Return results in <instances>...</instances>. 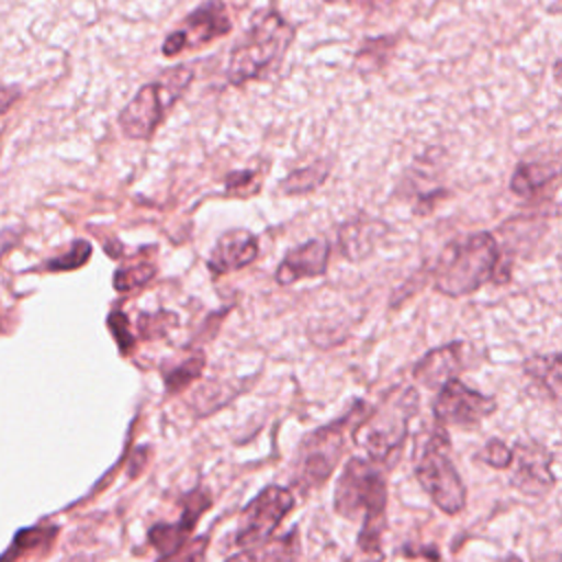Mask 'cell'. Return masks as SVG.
Returning <instances> with one entry per match:
<instances>
[{"label":"cell","instance_id":"cell-1","mask_svg":"<svg viewBox=\"0 0 562 562\" xmlns=\"http://www.w3.org/2000/svg\"><path fill=\"white\" fill-rule=\"evenodd\" d=\"M334 509L345 518L362 514L358 544L371 562L382 560L380 538L386 527V481L382 470L360 457L349 459L336 483Z\"/></svg>","mask_w":562,"mask_h":562},{"label":"cell","instance_id":"cell-2","mask_svg":"<svg viewBox=\"0 0 562 562\" xmlns=\"http://www.w3.org/2000/svg\"><path fill=\"white\" fill-rule=\"evenodd\" d=\"M498 246L490 233H474L450 241L435 266V288L446 296H465L492 281Z\"/></svg>","mask_w":562,"mask_h":562},{"label":"cell","instance_id":"cell-3","mask_svg":"<svg viewBox=\"0 0 562 562\" xmlns=\"http://www.w3.org/2000/svg\"><path fill=\"white\" fill-rule=\"evenodd\" d=\"M292 37L294 26L288 24L279 13L268 11L259 15L231 50L228 81L239 86L259 77L268 66L281 59Z\"/></svg>","mask_w":562,"mask_h":562},{"label":"cell","instance_id":"cell-4","mask_svg":"<svg viewBox=\"0 0 562 562\" xmlns=\"http://www.w3.org/2000/svg\"><path fill=\"white\" fill-rule=\"evenodd\" d=\"M415 476L443 514H459L465 507V485L450 459V439L443 426L419 437Z\"/></svg>","mask_w":562,"mask_h":562},{"label":"cell","instance_id":"cell-5","mask_svg":"<svg viewBox=\"0 0 562 562\" xmlns=\"http://www.w3.org/2000/svg\"><path fill=\"white\" fill-rule=\"evenodd\" d=\"M419 395L411 386H400L382 397V402L358 424L364 430V448L375 463H391L406 439L408 424L417 413Z\"/></svg>","mask_w":562,"mask_h":562},{"label":"cell","instance_id":"cell-6","mask_svg":"<svg viewBox=\"0 0 562 562\" xmlns=\"http://www.w3.org/2000/svg\"><path fill=\"white\" fill-rule=\"evenodd\" d=\"M191 77L193 72L187 66H176L165 70L160 81L145 83L119 114L123 134L134 140H147L158 127L165 110L189 86Z\"/></svg>","mask_w":562,"mask_h":562},{"label":"cell","instance_id":"cell-7","mask_svg":"<svg viewBox=\"0 0 562 562\" xmlns=\"http://www.w3.org/2000/svg\"><path fill=\"white\" fill-rule=\"evenodd\" d=\"M356 413L351 411L340 422L323 426L305 437L299 448V457L292 472V485L301 492H310L321 487L334 472L338 459L345 450V432L349 430L347 424Z\"/></svg>","mask_w":562,"mask_h":562},{"label":"cell","instance_id":"cell-8","mask_svg":"<svg viewBox=\"0 0 562 562\" xmlns=\"http://www.w3.org/2000/svg\"><path fill=\"white\" fill-rule=\"evenodd\" d=\"M294 494L281 485L263 487L244 509L239 516V525L235 531V542L239 547H250L272 538L274 529L281 520L292 512Z\"/></svg>","mask_w":562,"mask_h":562},{"label":"cell","instance_id":"cell-9","mask_svg":"<svg viewBox=\"0 0 562 562\" xmlns=\"http://www.w3.org/2000/svg\"><path fill=\"white\" fill-rule=\"evenodd\" d=\"M496 411L494 397H487L470 386H465L459 378H450L439 386V393L432 402V415L439 426H459L472 428L479 426L485 417Z\"/></svg>","mask_w":562,"mask_h":562},{"label":"cell","instance_id":"cell-10","mask_svg":"<svg viewBox=\"0 0 562 562\" xmlns=\"http://www.w3.org/2000/svg\"><path fill=\"white\" fill-rule=\"evenodd\" d=\"M231 31V20L224 11V4L217 0H206L193 13L187 15L184 26L169 33L162 44V55L171 57L182 53L189 46H202Z\"/></svg>","mask_w":562,"mask_h":562},{"label":"cell","instance_id":"cell-11","mask_svg":"<svg viewBox=\"0 0 562 562\" xmlns=\"http://www.w3.org/2000/svg\"><path fill=\"white\" fill-rule=\"evenodd\" d=\"M211 507V494L204 490H193L182 496V516L178 522H158L149 529V544L160 553L169 555L184 547L198 518Z\"/></svg>","mask_w":562,"mask_h":562},{"label":"cell","instance_id":"cell-12","mask_svg":"<svg viewBox=\"0 0 562 562\" xmlns=\"http://www.w3.org/2000/svg\"><path fill=\"white\" fill-rule=\"evenodd\" d=\"M512 483L529 494L542 496L555 485V476L551 472V454L538 443H520L516 452H512Z\"/></svg>","mask_w":562,"mask_h":562},{"label":"cell","instance_id":"cell-13","mask_svg":"<svg viewBox=\"0 0 562 562\" xmlns=\"http://www.w3.org/2000/svg\"><path fill=\"white\" fill-rule=\"evenodd\" d=\"M257 252H259L257 237L246 228H233L217 239L206 266L213 274L233 272L252 263Z\"/></svg>","mask_w":562,"mask_h":562},{"label":"cell","instance_id":"cell-14","mask_svg":"<svg viewBox=\"0 0 562 562\" xmlns=\"http://www.w3.org/2000/svg\"><path fill=\"white\" fill-rule=\"evenodd\" d=\"M329 244L325 239H310L296 248H292L277 268V283L290 285L299 279L318 277L327 270Z\"/></svg>","mask_w":562,"mask_h":562},{"label":"cell","instance_id":"cell-15","mask_svg":"<svg viewBox=\"0 0 562 562\" xmlns=\"http://www.w3.org/2000/svg\"><path fill=\"white\" fill-rule=\"evenodd\" d=\"M463 345L461 342H448L443 347H437L428 351L413 369V375L426 384V386H441L446 380L457 378V373L463 369Z\"/></svg>","mask_w":562,"mask_h":562},{"label":"cell","instance_id":"cell-16","mask_svg":"<svg viewBox=\"0 0 562 562\" xmlns=\"http://www.w3.org/2000/svg\"><path fill=\"white\" fill-rule=\"evenodd\" d=\"M384 233H386L384 222L373 217H356L340 226L338 244L347 259L360 261L373 252V248L380 244Z\"/></svg>","mask_w":562,"mask_h":562},{"label":"cell","instance_id":"cell-17","mask_svg":"<svg viewBox=\"0 0 562 562\" xmlns=\"http://www.w3.org/2000/svg\"><path fill=\"white\" fill-rule=\"evenodd\" d=\"M299 551V536L296 531H290L283 538H268L263 542L244 547V551L235 553L226 562H296Z\"/></svg>","mask_w":562,"mask_h":562},{"label":"cell","instance_id":"cell-18","mask_svg":"<svg viewBox=\"0 0 562 562\" xmlns=\"http://www.w3.org/2000/svg\"><path fill=\"white\" fill-rule=\"evenodd\" d=\"M558 176V167L549 162H522L514 171L512 191L518 195H531Z\"/></svg>","mask_w":562,"mask_h":562},{"label":"cell","instance_id":"cell-19","mask_svg":"<svg viewBox=\"0 0 562 562\" xmlns=\"http://www.w3.org/2000/svg\"><path fill=\"white\" fill-rule=\"evenodd\" d=\"M525 373L533 380H538L544 391L558 400L560 395V356H536L525 362Z\"/></svg>","mask_w":562,"mask_h":562},{"label":"cell","instance_id":"cell-20","mask_svg":"<svg viewBox=\"0 0 562 562\" xmlns=\"http://www.w3.org/2000/svg\"><path fill=\"white\" fill-rule=\"evenodd\" d=\"M204 369V353L195 351L173 364L171 369L165 371V386L169 393H180L184 386H189Z\"/></svg>","mask_w":562,"mask_h":562},{"label":"cell","instance_id":"cell-21","mask_svg":"<svg viewBox=\"0 0 562 562\" xmlns=\"http://www.w3.org/2000/svg\"><path fill=\"white\" fill-rule=\"evenodd\" d=\"M329 169L327 165H310V167H303L299 171H292L283 182H281V191L285 193H307V191H314L316 187H321L327 178Z\"/></svg>","mask_w":562,"mask_h":562},{"label":"cell","instance_id":"cell-22","mask_svg":"<svg viewBox=\"0 0 562 562\" xmlns=\"http://www.w3.org/2000/svg\"><path fill=\"white\" fill-rule=\"evenodd\" d=\"M154 277H156L154 263H149V261L132 263V266L119 268L114 272V288L119 292H136L140 288H145L147 283H151Z\"/></svg>","mask_w":562,"mask_h":562},{"label":"cell","instance_id":"cell-23","mask_svg":"<svg viewBox=\"0 0 562 562\" xmlns=\"http://www.w3.org/2000/svg\"><path fill=\"white\" fill-rule=\"evenodd\" d=\"M206 547H209V536H200L191 542H184V547H180L176 553L160 555L156 562H204Z\"/></svg>","mask_w":562,"mask_h":562},{"label":"cell","instance_id":"cell-24","mask_svg":"<svg viewBox=\"0 0 562 562\" xmlns=\"http://www.w3.org/2000/svg\"><path fill=\"white\" fill-rule=\"evenodd\" d=\"M88 257H90V244L88 241H75L72 248L68 252H64L61 257L53 259L48 263V268H53V270H72V268L83 266L88 261Z\"/></svg>","mask_w":562,"mask_h":562},{"label":"cell","instance_id":"cell-25","mask_svg":"<svg viewBox=\"0 0 562 562\" xmlns=\"http://www.w3.org/2000/svg\"><path fill=\"white\" fill-rule=\"evenodd\" d=\"M108 325H110L112 336L119 342V349L121 351H130L134 347V334H132L127 316L123 312H112L110 318H108Z\"/></svg>","mask_w":562,"mask_h":562},{"label":"cell","instance_id":"cell-26","mask_svg":"<svg viewBox=\"0 0 562 562\" xmlns=\"http://www.w3.org/2000/svg\"><path fill=\"white\" fill-rule=\"evenodd\" d=\"M512 448H507V443H503L501 439H490L481 452V459L485 463H490L492 468H509L512 465Z\"/></svg>","mask_w":562,"mask_h":562},{"label":"cell","instance_id":"cell-27","mask_svg":"<svg viewBox=\"0 0 562 562\" xmlns=\"http://www.w3.org/2000/svg\"><path fill=\"white\" fill-rule=\"evenodd\" d=\"M162 314L165 312H154V314H143L138 318V329H140V334L145 338H156V336H165L167 334V329L171 325H162V321H160Z\"/></svg>","mask_w":562,"mask_h":562},{"label":"cell","instance_id":"cell-28","mask_svg":"<svg viewBox=\"0 0 562 562\" xmlns=\"http://www.w3.org/2000/svg\"><path fill=\"white\" fill-rule=\"evenodd\" d=\"M18 99V90H13V88H2L0 86V114H4L9 108H11V103Z\"/></svg>","mask_w":562,"mask_h":562},{"label":"cell","instance_id":"cell-29","mask_svg":"<svg viewBox=\"0 0 562 562\" xmlns=\"http://www.w3.org/2000/svg\"><path fill=\"white\" fill-rule=\"evenodd\" d=\"M250 178H252V173H250V171H235V173H228V178H226V187H228V189H237V187L246 184Z\"/></svg>","mask_w":562,"mask_h":562},{"label":"cell","instance_id":"cell-30","mask_svg":"<svg viewBox=\"0 0 562 562\" xmlns=\"http://www.w3.org/2000/svg\"><path fill=\"white\" fill-rule=\"evenodd\" d=\"M349 2L362 4V7H367V9H378V7H384L386 2H393V0H349Z\"/></svg>","mask_w":562,"mask_h":562},{"label":"cell","instance_id":"cell-31","mask_svg":"<svg viewBox=\"0 0 562 562\" xmlns=\"http://www.w3.org/2000/svg\"><path fill=\"white\" fill-rule=\"evenodd\" d=\"M503 562H520V560H518V558H516V555H509V558H505V560H503Z\"/></svg>","mask_w":562,"mask_h":562}]
</instances>
